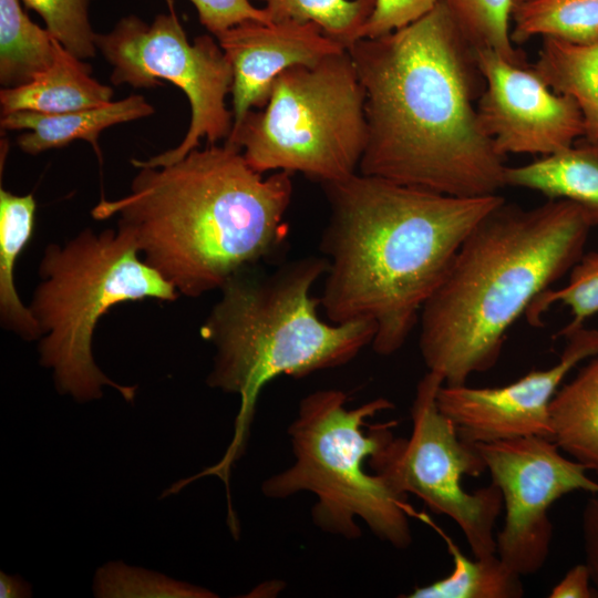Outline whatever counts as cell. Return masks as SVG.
I'll return each mask as SVG.
<instances>
[{
    "mask_svg": "<svg viewBox=\"0 0 598 598\" xmlns=\"http://www.w3.org/2000/svg\"><path fill=\"white\" fill-rule=\"evenodd\" d=\"M363 86L359 173L456 197L497 195L504 157L483 131L475 52L445 0L406 27L347 48Z\"/></svg>",
    "mask_w": 598,
    "mask_h": 598,
    "instance_id": "cell-1",
    "label": "cell"
},
{
    "mask_svg": "<svg viewBox=\"0 0 598 598\" xmlns=\"http://www.w3.org/2000/svg\"><path fill=\"white\" fill-rule=\"evenodd\" d=\"M330 215L320 306L330 322L371 321L380 355L402 348L473 228L505 199L456 197L355 173L322 185Z\"/></svg>",
    "mask_w": 598,
    "mask_h": 598,
    "instance_id": "cell-2",
    "label": "cell"
},
{
    "mask_svg": "<svg viewBox=\"0 0 598 598\" xmlns=\"http://www.w3.org/2000/svg\"><path fill=\"white\" fill-rule=\"evenodd\" d=\"M138 169L130 193L102 198L92 216L116 217L131 229L142 258L178 293L196 298L220 289L283 246L292 174L264 177L229 142Z\"/></svg>",
    "mask_w": 598,
    "mask_h": 598,
    "instance_id": "cell-3",
    "label": "cell"
},
{
    "mask_svg": "<svg viewBox=\"0 0 598 598\" xmlns=\"http://www.w3.org/2000/svg\"><path fill=\"white\" fill-rule=\"evenodd\" d=\"M592 227L566 199L530 209L504 200L492 209L421 310L419 347L429 371L460 385L491 370L513 323L585 254Z\"/></svg>",
    "mask_w": 598,
    "mask_h": 598,
    "instance_id": "cell-4",
    "label": "cell"
},
{
    "mask_svg": "<svg viewBox=\"0 0 598 598\" xmlns=\"http://www.w3.org/2000/svg\"><path fill=\"white\" fill-rule=\"evenodd\" d=\"M328 270V260L308 256L262 271L259 265L230 277L200 328L215 348L209 388L237 394L240 405L233 439L219 462L190 482L215 475L228 491L231 466L245 453L261 390L279 375L302 378L350 362L371 346V321L324 322L311 288Z\"/></svg>",
    "mask_w": 598,
    "mask_h": 598,
    "instance_id": "cell-5",
    "label": "cell"
},
{
    "mask_svg": "<svg viewBox=\"0 0 598 598\" xmlns=\"http://www.w3.org/2000/svg\"><path fill=\"white\" fill-rule=\"evenodd\" d=\"M39 276L29 309L41 331L39 362L52 370L56 391L85 403L101 399L107 385L132 402L137 385L113 381L95 363V327L122 302L174 301L179 295L175 287L145 262L134 234L120 224L48 245Z\"/></svg>",
    "mask_w": 598,
    "mask_h": 598,
    "instance_id": "cell-6",
    "label": "cell"
},
{
    "mask_svg": "<svg viewBox=\"0 0 598 598\" xmlns=\"http://www.w3.org/2000/svg\"><path fill=\"white\" fill-rule=\"evenodd\" d=\"M348 396L337 389L305 396L288 427L295 462L267 478L266 497L283 499L300 492L317 496L311 509L316 526L347 539L360 537L357 518L381 540L398 549L412 543L406 497L382 476L365 468L369 458L392 436L396 422L377 424L367 433V419L393 409L384 398L347 409Z\"/></svg>",
    "mask_w": 598,
    "mask_h": 598,
    "instance_id": "cell-7",
    "label": "cell"
},
{
    "mask_svg": "<svg viewBox=\"0 0 598 598\" xmlns=\"http://www.w3.org/2000/svg\"><path fill=\"white\" fill-rule=\"evenodd\" d=\"M364 90L348 52L287 69L266 104L227 141L258 173H299L321 186L359 172L367 145Z\"/></svg>",
    "mask_w": 598,
    "mask_h": 598,
    "instance_id": "cell-8",
    "label": "cell"
},
{
    "mask_svg": "<svg viewBox=\"0 0 598 598\" xmlns=\"http://www.w3.org/2000/svg\"><path fill=\"white\" fill-rule=\"evenodd\" d=\"M96 47L112 65L114 85L154 87L163 80L188 99L190 121L183 141L146 161L132 159L135 167L175 163L197 148L202 138L207 144L228 140L234 117L226 96L231 92L233 70L217 40L204 34L189 42L171 11L156 16L151 24L136 16L122 18L110 32L96 34Z\"/></svg>",
    "mask_w": 598,
    "mask_h": 598,
    "instance_id": "cell-9",
    "label": "cell"
},
{
    "mask_svg": "<svg viewBox=\"0 0 598 598\" xmlns=\"http://www.w3.org/2000/svg\"><path fill=\"white\" fill-rule=\"evenodd\" d=\"M442 384L440 374L427 371L416 385L410 437L392 436L368 466L398 494H414L433 513L451 518L473 556L484 557L496 553L494 528L503 498L493 483L473 493L464 489L463 476H480L486 466L474 444L463 441L440 411L436 394Z\"/></svg>",
    "mask_w": 598,
    "mask_h": 598,
    "instance_id": "cell-10",
    "label": "cell"
},
{
    "mask_svg": "<svg viewBox=\"0 0 598 598\" xmlns=\"http://www.w3.org/2000/svg\"><path fill=\"white\" fill-rule=\"evenodd\" d=\"M474 446L503 498L505 518L496 535V554L519 576L534 575L549 556L553 504L576 491L598 493V482L549 437L525 436Z\"/></svg>",
    "mask_w": 598,
    "mask_h": 598,
    "instance_id": "cell-11",
    "label": "cell"
},
{
    "mask_svg": "<svg viewBox=\"0 0 598 598\" xmlns=\"http://www.w3.org/2000/svg\"><path fill=\"white\" fill-rule=\"evenodd\" d=\"M485 89L476 104L480 124L499 155L547 156L585 137L577 103L555 92L526 64L489 49L474 50Z\"/></svg>",
    "mask_w": 598,
    "mask_h": 598,
    "instance_id": "cell-12",
    "label": "cell"
},
{
    "mask_svg": "<svg viewBox=\"0 0 598 598\" xmlns=\"http://www.w3.org/2000/svg\"><path fill=\"white\" fill-rule=\"evenodd\" d=\"M558 362L529 371L503 386L472 388L442 384L436 394L440 411L470 443L525 436L551 437L550 402L567 374L598 354V330L581 327L569 333Z\"/></svg>",
    "mask_w": 598,
    "mask_h": 598,
    "instance_id": "cell-13",
    "label": "cell"
},
{
    "mask_svg": "<svg viewBox=\"0 0 598 598\" xmlns=\"http://www.w3.org/2000/svg\"><path fill=\"white\" fill-rule=\"evenodd\" d=\"M215 38L233 70V127L266 104L272 82L283 71L315 65L347 50L317 24L293 20H249Z\"/></svg>",
    "mask_w": 598,
    "mask_h": 598,
    "instance_id": "cell-14",
    "label": "cell"
},
{
    "mask_svg": "<svg viewBox=\"0 0 598 598\" xmlns=\"http://www.w3.org/2000/svg\"><path fill=\"white\" fill-rule=\"evenodd\" d=\"M154 107L142 95L133 94L120 101L59 114L17 111L1 116L3 130H28L18 138L24 153L35 155L60 148L73 141L89 142L100 157L99 136L104 130L121 123L147 117Z\"/></svg>",
    "mask_w": 598,
    "mask_h": 598,
    "instance_id": "cell-15",
    "label": "cell"
},
{
    "mask_svg": "<svg viewBox=\"0 0 598 598\" xmlns=\"http://www.w3.org/2000/svg\"><path fill=\"white\" fill-rule=\"evenodd\" d=\"M92 69L55 40L52 64L24 85L0 91L1 114L30 111L59 114L106 104L113 89L91 75Z\"/></svg>",
    "mask_w": 598,
    "mask_h": 598,
    "instance_id": "cell-16",
    "label": "cell"
},
{
    "mask_svg": "<svg viewBox=\"0 0 598 598\" xmlns=\"http://www.w3.org/2000/svg\"><path fill=\"white\" fill-rule=\"evenodd\" d=\"M506 186L538 192L549 199L580 206L598 226V141L586 137L571 146L516 167H506Z\"/></svg>",
    "mask_w": 598,
    "mask_h": 598,
    "instance_id": "cell-17",
    "label": "cell"
},
{
    "mask_svg": "<svg viewBox=\"0 0 598 598\" xmlns=\"http://www.w3.org/2000/svg\"><path fill=\"white\" fill-rule=\"evenodd\" d=\"M549 417L550 440L598 475V354L557 390Z\"/></svg>",
    "mask_w": 598,
    "mask_h": 598,
    "instance_id": "cell-18",
    "label": "cell"
},
{
    "mask_svg": "<svg viewBox=\"0 0 598 598\" xmlns=\"http://www.w3.org/2000/svg\"><path fill=\"white\" fill-rule=\"evenodd\" d=\"M35 209L32 194L20 196L0 189V320L3 328L28 341L40 339L41 331L18 296L14 267L32 238Z\"/></svg>",
    "mask_w": 598,
    "mask_h": 598,
    "instance_id": "cell-19",
    "label": "cell"
},
{
    "mask_svg": "<svg viewBox=\"0 0 598 598\" xmlns=\"http://www.w3.org/2000/svg\"><path fill=\"white\" fill-rule=\"evenodd\" d=\"M534 70L557 93L570 96L585 122V137L598 141V40L574 44L544 38Z\"/></svg>",
    "mask_w": 598,
    "mask_h": 598,
    "instance_id": "cell-20",
    "label": "cell"
},
{
    "mask_svg": "<svg viewBox=\"0 0 598 598\" xmlns=\"http://www.w3.org/2000/svg\"><path fill=\"white\" fill-rule=\"evenodd\" d=\"M55 39L30 20L20 0H0V84L24 85L53 62Z\"/></svg>",
    "mask_w": 598,
    "mask_h": 598,
    "instance_id": "cell-21",
    "label": "cell"
},
{
    "mask_svg": "<svg viewBox=\"0 0 598 598\" xmlns=\"http://www.w3.org/2000/svg\"><path fill=\"white\" fill-rule=\"evenodd\" d=\"M453 559V569L444 578L416 587L408 598H520L522 576L508 568L497 554L466 557L444 536Z\"/></svg>",
    "mask_w": 598,
    "mask_h": 598,
    "instance_id": "cell-22",
    "label": "cell"
},
{
    "mask_svg": "<svg viewBox=\"0 0 598 598\" xmlns=\"http://www.w3.org/2000/svg\"><path fill=\"white\" fill-rule=\"evenodd\" d=\"M511 20L516 44L537 35L574 44L598 40V0H524L514 3Z\"/></svg>",
    "mask_w": 598,
    "mask_h": 598,
    "instance_id": "cell-23",
    "label": "cell"
},
{
    "mask_svg": "<svg viewBox=\"0 0 598 598\" xmlns=\"http://www.w3.org/2000/svg\"><path fill=\"white\" fill-rule=\"evenodd\" d=\"M270 21L312 22L346 49L358 41L375 0H257Z\"/></svg>",
    "mask_w": 598,
    "mask_h": 598,
    "instance_id": "cell-24",
    "label": "cell"
},
{
    "mask_svg": "<svg viewBox=\"0 0 598 598\" xmlns=\"http://www.w3.org/2000/svg\"><path fill=\"white\" fill-rule=\"evenodd\" d=\"M92 591L97 598H216L205 587L174 579L158 571L107 561L95 570Z\"/></svg>",
    "mask_w": 598,
    "mask_h": 598,
    "instance_id": "cell-25",
    "label": "cell"
},
{
    "mask_svg": "<svg viewBox=\"0 0 598 598\" xmlns=\"http://www.w3.org/2000/svg\"><path fill=\"white\" fill-rule=\"evenodd\" d=\"M464 37L474 50L489 49L506 60L526 64L511 39L515 0H445Z\"/></svg>",
    "mask_w": 598,
    "mask_h": 598,
    "instance_id": "cell-26",
    "label": "cell"
},
{
    "mask_svg": "<svg viewBox=\"0 0 598 598\" xmlns=\"http://www.w3.org/2000/svg\"><path fill=\"white\" fill-rule=\"evenodd\" d=\"M569 280L559 289H547L529 305L525 315L532 326H540V316L554 303L570 309L571 320L557 337H567L598 313V251L584 254L569 271Z\"/></svg>",
    "mask_w": 598,
    "mask_h": 598,
    "instance_id": "cell-27",
    "label": "cell"
},
{
    "mask_svg": "<svg viewBox=\"0 0 598 598\" xmlns=\"http://www.w3.org/2000/svg\"><path fill=\"white\" fill-rule=\"evenodd\" d=\"M44 21L45 29L70 53L81 60L96 55V34L90 23L93 0H21Z\"/></svg>",
    "mask_w": 598,
    "mask_h": 598,
    "instance_id": "cell-28",
    "label": "cell"
},
{
    "mask_svg": "<svg viewBox=\"0 0 598 598\" xmlns=\"http://www.w3.org/2000/svg\"><path fill=\"white\" fill-rule=\"evenodd\" d=\"M439 0H375L359 39L378 38L409 25L431 11Z\"/></svg>",
    "mask_w": 598,
    "mask_h": 598,
    "instance_id": "cell-29",
    "label": "cell"
},
{
    "mask_svg": "<svg viewBox=\"0 0 598 598\" xmlns=\"http://www.w3.org/2000/svg\"><path fill=\"white\" fill-rule=\"evenodd\" d=\"M196 8L200 23L214 35L245 21L270 22L264 8L250 0H189Z\"/></svg>",
    "mask_w": 598,
    "mask_h": 598,
    "instance_id": "cell-30",
    "label": "cell"
},
{
    "mask_svg": "<svg viewBox=\"0 0 598 598\" xmlns=\"http://www.w3.org/2000/svg\"><path fill=\"white\" fill-rule=\"evenodd\" d=\"M581 538L592 586L598 592V493L590 494L581 513Z\"/></svg>",
    "mask_w": 598,
    "mask_h": 598,
    "instance_id": "cell-31",
    "label": "cell"
},
{
    "mask_svg": "<svg viewBox=\"0 0 598 598\" xmlns=\"http://www.w3.org/2000/svg\"><path fill=\"white\" fill-rule=\"evenodd\" d=\"M549 598H596L589 569L585 563L573 566L551 588Z\"/></svg>",
    "mask_w": 598,
    "mask_h": 598,
    "instance_id": "cell-32",
    "label": "cell"
},
{
    "mask_svg": "<svg viewBox=\"0 0 598 598\" xmlns=\"http://www.w3.org/2000/svg\"><path fill=\"white\" fill-rule=\"evenodd\" d=\"M0 597L1 598H30L32 587L19 575H9L0 571Z\"/></svg>",
    "mask_w": 598,
    "mask_h": 598,
    "instance_id": "cell-33",
    "label": "cell"
},
{
    "mask_svg": "<svg viewBox=\"0 0 598 598\" xmlns=\"http://www.w3.org/2000/svg\"><path fill=\"white\" fill-rule=\"evenodd\" d=\"M520 1H524V0H515V3L520 2Z\"/></svg>",
    "mask_w": 598,
    "mask_h": 598,
    "instance_id": "cell-34",
    "label": "cell"
}]
</instances>
